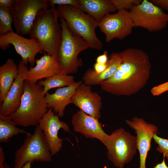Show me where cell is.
Wrapping results in <instances>:
<instances>
[{"mask_svg": "<svg viewBox=\"0 0 168 168\" xmlns=\"http://www.w3.org/2000/svg\"><path fill=\"white\" fill-rule=\"evenodd\" d=\"M119 53L121 62L117 71L99 85L102 90L112 95L129 96L145 86L151 65L148 56L143 50L129 48Z\"/></svg>", "mask_w": 168, "mask_h": 168, "instance_id": "6da1fadb", "label": "cell"}, {"mask_svg": "<svg viewBox=\"0 0 168 168\" xmlns=\"http://www.w3.org/2000/svg\"><path fill=\"white\" fill-rule=\"evenodd\" d=\"M45 96L42 86L25 81L19 107L9 117L17 126L38 125L49 109Z\"/></svg>", "mask_w": 168, "mask_h": 168, "instance_id": "7a4b0ae2", "label": "cell"}, {"mask_svg": "<svg viewBox=\"0 0 168 168\" xmlns=\"http://www.w3.org/2000/svg\"><path fill=\"white\" fill-rule=\"evenodd\" d=\"M58 11L55 7L41 10L38 13L29 35L37 40L44 52L58 59L62 30Z\"/></svg>", "mask_w": 168, "mask_h": 168, "instance_id": "3957f363", "label": "cell"}, {"mask_svg": "<svg viewBox=\"0 0 168 168\" xmlns=\"http://www.w3.org/2000/svg\"><path fill=\"white\" fill-rule=\"evenodd\" d=\"M59 19L62 35L58 60L61 72L68 75L75 74L83 65L82 59L78 57L79 54L89 46L84 40L70 29L63 18Z\"/></svg>", "mask_w": 168, "mask_h": 168, "instance_id": "277c9868", "label": "cell"}, {"mask_svg": "<svg viewBox=\"0 0 168 168\" xmlns=\"http://www.w3.org/2000/svg\"><path fill=\"white\" fill-rule=\"evenodd\" d=\"M59 17L63 18L70 29L88 44L89 48L100 50L103 44L97 37L96 29L98 23L80 9L70 6H57Z\"/></svg>", "mask_w": 168, "mask_h": 168, "instance_id": "5b68a950", "label": "cell"}, {"mask_svg": "<svg viewBox=\"0 0 168 168\" xmlns=\"http://www.w3.org/2000/svg\"><path fill=\"white\" fill-rule=\"evenodd\" d=\"M26 135L23 143L15 152L13 168H22L35 161H51L53 156L39 126H36L33 133Z\"/></svg>", "mask_w": 168, "mask_h": 168, "instance_id": "8992f818", "label": "cell"}, {"mask_svg": "<svg viewBox=\"0 0 168 168\" xmlns=\"http://www.w3.org/2000/svg\"><path fill=\"white\" fill-rule=\"evenodd\" d=\"M104 145L107 157L117 168H124L131 162L138 150L136 137L124 128H118L109 135Z\"/></svg>", "mask_w": 168, "mask_h": 168, "instance_id": "52a82bcc", "label": "cell"}, {"mask_svg": "<svg viewBox=\"0 0 168 168\" xmlns=\"http://www.w3.org/2000/svg\"><path fill=\"white\" fill-rule=\"evenodd\" d=\"M134 27H141L152 32L161 30L168 23V13L150 1L143 0L129 11Z\"/></svg>", "mask_w": 168, "mask_h": 168, "instance_id": "ba28073f", "label": "cell"}, {"mask_svg": "<svg viewBox=\"0 0 168 168\" xmlns=\"http://www.w3.org/2000/svg\"><path fill=\"white\" fill-rule=\"evenodd\" d=\"M49 7L48 0H14L10 9L16 33L22 36L29 35L39 12Z\"/></svg>", "mask_w": 168, "mask_h": 168, "instance_id": "9c48e42d", "label": "cell"}, {"mask_svg": "<svg viewBox=\"0 0 168 168\" xmlns=\"http://www.w3.org/2000/svg\"><path fill=\"white\" fill-rule=\"evenodd\" d=\"M98 27L109 43L114 39H124L131 34L134 26L129 11L121 9L115 13L106 15Z\"/></svg>", "mask_w": 168, "mask_h": 168, "instance_id": "30bf717a", "label": "cell"}, {"mask_svg": "<svg viewBox=\"0 0 168 168\" xmlns=\"http://www.w3.org/2000/svg\"><path fill=\"white\" fill-rule=\"evenodd\" d=\"M11 45L14 47L17 53L21 58L26 65L28 63L33 66L35 63L36 55L43 52V47L36 40L24 37L14 31L0 36V48L5 50Z\"/></svg>", "mask_w": 168, "mask_h": 168, "instance_id": "8fae6325", "label": "cell"}, {"mask_svg": "<svg viewBox=\"0 0 168 168\" xmlns=\"http://www.w3.org/2000/svg\"><path fill=\"white\" fill-rule=\"evenodd\" d=\"M125 123L136 134L138 150L139 154V168H146V162L148 153L150 149L151 141L154 135L158 133V128L154 124L138 117H134L131 120L126 119Z\"/></svg>", "mask_w": 168, "mask_h": 168, "instance_id": "7c38bea8", "label": "cell"}, {"mask_svg": "<svg viewBox=\"0 0 168 168\" xmlns=\"http://www.w3.org/2000/svg\"><path fill=\"white\" fill-rule=\"evenodd\" d=\"M59 117L52 109H49L38 125L44 133L52 156L59 152L62 147L63 139L58 136L59 130L62 129L65 132L70 133L68 125L60 121Z\"/></svg>", "mask_w": 168, "mask_h": 168, "instance_id": "4fadbf2b", "label": "cell"}, {"mask_svg": "<svg viewBox=\"0 0 168 168\" xmlns=\"http://www.w3.org/2000/svg\"><path fill=\"white\" fill-rule=\"evenodd\" d=\"M71 101L86 114L98 120L101 118V96L92 91L91 86L84 84L82 81L76 89Z\"/></svg>", "mask_w": 168, "mask_h": 168, "instance_id": "5bb4252c", "label": "cell"}, {"mask_svg": "<svg viewBox=\"0 0 168 168\" xmlns=\"http://www.w3.org/2000/svg\"><path fill=\"white\" fill-rule=\"evenodd\" d=\"M18 72L6 97L0 104V114L10 116L18 109L24 91L25 73L28 68L22 61L18 65Z\"/></svg>", "mask_w": 168, "mask_h": 168, "instance_id": "9a60e30c", "label": "cell"}, {"mask_svg": "<svg viewBox=\"0 0 168 168\" xmlns=\"http://www.w3.org/2000/svg\"><path fill=\"white\" fill-rule=\"evenodd\" d=\"M71 123L73 130L86 138H95L103 144L109 134L106 133L102 128V124L98 119L79 110L72 118Z\"/></svg>", "mask_w": 168, "mask_h": 168, "instance_id": "2e32d148", "label": "cell"}, {"mask_svg": "<svg viewBox=\"0 0 168 168\" xmlns=\"http://www.w3.org/2000/svg\"><path fill=\"white\" fill-rule=\"evenodd\" d=\"M36 65L30 66L25 74L26 81L33 83L42 79L47 78L61 72L58 60L44 52L39 59L35 60Z\"/></svg>", "mask_w": 168, "mask_h": 168, "instance_id": "e0dca14e", "label": "cell"}, {"mask_svg": "<svg viewBox=\"0 0 168 168\" xmlns=\"http://www.w3.org/2000/svg\"><path fill=\"white\" fill-rule=\"evenodd\" d=\"M82 81L75 82L69 86L59 88L52 94L48 92L45 97L49 109H52L60 117L64 114L66 106L71 104V99Z\"/></svg>", "mask_w": 168, "mask_h": 168, "instance_id": "ac0fdd59", "label": "cell"}, {"mask_svg": "<svg viewBox=\"0 0 168 168\" xmlns=\"http://www.w3.org/2000/svg\"><path fill=\"white\" fill-rule=\"evenodd\" d=\"M108 58L107 68L104 72L100 74H97L93 69L88 68L82 77L83 82L91 86L99 85L101 82L113 76L121 63V58L119 52L111 53Z\"/></svg>", "mask_w": 168, "mask_h": 168, "instance_id": "d6986e66", "label": "cell"}, {"mask_svg": "<svg viewBox=\"0 0 168 168\" xmlns=\"http://www.w3.org/2000/svg\"><path fill=\"white\" fill-rule=\"evenodd\" d=\"M79 9L98 23L107 14L117 10L110 0H79Z\"/></svg>", "mask_w": 168, "mask_h": 168, "instance_id": "ffe728a7", "label": "cell"}, {"mask_svg": "<svg viewBox=\"0 0 168 168\" xmlns=\"http://www.w3.org/2000/svg\"><path fill=\"white\" fill-rule=\"evenodd\" d=\"M18 72V66L11 58L7 59L0 66V104L5 99Z\"/></svg>", "mask_w": 168, "mask_h": 168, "instance_id": "44dd1931", "label": "cell"}, {"mask_svg": "<svg viewBox=\"0 0 168 168\" xmlns=\"http://www.w3.org/2000/svg\"><path fill=\"white\" fill-rule=\"evenodd\" d=\"M9 116L0 114V142H7L13 137L19 133H25L29 132L17 127Z\"/></svg>", "mask_w": 168, "mask_h": 168, "instance_id": "7402d4cb", "label": "cell"}, {"mask_svg": "<svg viewBox=\"0 0 168 168\" xmlns=\"http://www.w3.org/2000/svg\"><path fill=\"white\" fill-rule=\"evenodd\" d=\"M75 82L73 76L60 72L41 80L38 83L43 86V93L45 95L50 89L67 86Z\"/></svg>", "mask_w": 168, "mask_h": 168, "instance_id": "603a6c76", "label": "cell"}, {"mask_svg": "<svg viewBox=\"0 0 168 168\" xmlns=\"http://www.w3.org/2000/svg\"><path fill=\"white\" fill-rule=\"evenodd\" d=\"M13 17L10 9L0 7V36L13 32Z\"/></svg>", "mask_w": 168, "mask_h": 168, "instance_id": "cb8c5ba5", "label": "cell"}, {"mask_svg": "<svg viewBox=\"0 0 168 168\" xmlns=\"http://www.w3.org/2000/svg\"><path fill=\"white\" fill-rule=\"evenodd\" d=\"M157 134H155L153 137L154 142L157 144L156 150L162 154L163 156L168 160V139L161 138Z\"/></svg>", "mask_w": 168, "mask_h": 168, "instance_id": "d4e9b609", "label": "cell"}, {"mask_svg": "<svg viewBox=\"0 0 168 168\" xmlns=\"http://www.w3.org/2000/svg\"><path fill=\"white\" fill-rule=\"evenodd\" d=\"M115 6L117 11L125 9L129 11L134 6L140 4L142 0H110Z\"/></svg>", "mask_w": 168, "mask_h": 168, "instance_id": "484cf974", "label": "cell"}, {"mask_svg": "<svg viewBox=\"0 0 168 168\" xmlns=\"http://www.w3.org/2000/svg\"><path fill=\"white\" fill-rule=\"evenodd\" d=\"M48 4L51 7L54 6L68 5L72 6L79 9L80 3L79 0H49Z\"/></svg>", "mask_w": 168, "mask_h": 168, "instance_id": "4316f807", "label": "cell"}, {"mask_svg": "<svg viewBox=\"0 0 168 168\" xmlns=\"http://www.w3.org/2000/svg\"><path fill=\"white\" fill-rule=\"evenodd\" d=\"M168 91V81L154 86L151 88L150 91L154 96H159Z\"/></svg>", "mask_w": 168, "mask_h": 168, "instance_id": "83f0119b", "label": "cell"}, {"mask_svg": "<svg viewBox=\"0 0 168 168\" xmlns=\"http://www.w3.org/2000/svg\"><path fill=\"white\" fill-rule=\"evenodd\" d=\"M155 6L166 10H168V0H151Z\"/></svg>", "mask_w": 168, "mask_h": 168, "instance_id": "f1b7e54d", "label": "cell"}, {"mask_svg": "<svg viewBox=\"0 0 168 168\" xmlns=\"http://www.w3.org/2000/svg\"><path fill=\"white\" fill-rule=\"evenodd\" d=\"M107 63L103 64L96 62L94 65L93 69L96 74H100L105 71L107 68Z\"/></svg>", "mask_w": 168, "mask_h": 168, "instance_id": "f546056e", "label": "cell"}, {"mask_svg": "<svg viewBox=\"0 0 168 168\" xmlns=\"http://www.w3.org/2000/svg\"><path fill=\"white\" fill-rule=\"evenodd\" d=\"M108 52L105 50L103 53L97 57L96 62L103 64H106L108 61Z\"/></svg>", "mask_w": 168, "mask_h": 168, "instance_id": "4dcf8cb0", "label": "cell"}, {"mask_svg": "<svg viewBox=\"0 0 168 168\" xmlns=\"http://www.w3.org/2000/svg\"><path fill=\"white\" fill-rule=\"evenodd\" d=\"M14 0H0V7L10 9Z\"/></svg>", "mask_w": 168, "mask_h": 168, "instance_id": "1f68e13d", "label": "cell"}, {"mask_svg": "<svg viewBox=\"0 0 168 168\" xmlns=\"http://www.w3.org/2000/svg\"><path fill=\"white\" fill-rule=\"evenodd\" d=\"M165 158V157L163 156L162 162L156 164L153 168H168V166L166 163Z\"/></svg>", "mask_w": 168, "mask_h": 168, "instance_id": "d6a6232c", "label": "cell"}, {"mask_svg": "<svg viewBox=\"0 0 168 168\" xmlns=\"http://www.w3.org/2000/svg\"><path fill=\"white\" fill-rule=\"evenodd\" d=\"M3 168H11L9 165L5 164Z\"/></svg>", "mask_w": 168, "mask_h": 168, "instance_id": "836d02e7", "label": "cell"}]
</instances>
